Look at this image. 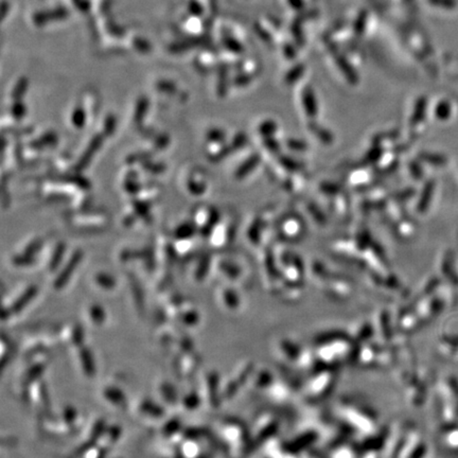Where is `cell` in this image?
Returning <instances> with one entry per match:
<instances>
[{
  "label": "cell",
  "mask_w": 458,
  "mask_h": 458,
  "mask_svg": "<svg viewBox=\"0 0 458 458\" xmlns=\"http://www.w3.org/2000/svg\"><path fill=\"white\" fill-rule=\"evenodd\" d=\"M104 137L105 136L103 135V133H101V134H96L92 138L90 143L87 144L84 153L81 155V157L79 158V160H78L77 164L75 165V167H73V169H75V171L77 173L82 172L83 170H85L88 166H90L93 157L96 155V153L99 151V149L102 146L103 140H104Z\"/></svg>",
  "instance_id": "1"
},
{
  "label": "cell",
  "mask_w": 458,
  "mask_h": 458,
  "mask_svg": "<svg viewBox=\"0 0 458 458\" xmlns=\"http://www.w3.org/2000/svg\"><path fill=\"white\" fill-rule=\"evenodd\" d=\"M82 257H83V252H82L81 249H77L76 252L71 255L68 263L65 265L64 269L61 272V274L58 275L57 278H56V281H55V287L56 288H61V287H63L67 282V280L70 278V276L72 275L73 271L76 270V268L79 265L80 261L82 260Z\"/></svg>",
  "instance_id": "2"
},
{
  "label": "cell",
  "mask_w": 458,
  "mask_h": 458,
  "mask_svg": "<svg viewBox=\"0 0 458 458\" xmlns=\"http://www.w3.org/2000/svg\"><path fill=\"white\" fill-rule=\"evenodd\" d=\"M58 137L54 130H48L45 134H42L40 137H38L35 140H32L29 143V147L35 151H40L46 149L48 146H53L57 143Z\"/></svg>",
  "instance_id": "3"
},
{
  "label": "cell",
  "mask_w": 458,
  "mask_h": 458,
  "mask_svg": "<svg viewBox=\"0 0 458 458\" xmlns=\"http://www.w3.org/2000/svg\"><path fill=\"white\" fill-rule=\"evenodd\" d=\"M195 232L197 226L194 222H184L175 229L174 237L180 241H187L188 239L194 237Z\"/></svg>",
  "instance_id": "4"
},
{
  "label": "cell",
  "mask_w": 458,
  "mask_h": 458,
  "mask_svg": "<svg viewBox=\"0 0 458 458\" xmlns=\"http://www.w3.org/2000/svg\"><path fill=\"white\" fill-rule=\"evenodd\" d=\"M123 188H124V190L127 192L128 194H130L133 197H137L138 194H140V192L143 190L142 189V185L137 181V175L135 176V174L134 175L128 174L127 175L126 180H125V182L123 184Z\"/></svg>",
  "instance_id": "5"
},
{
  "label": "cell",
  "mask_w": 458,
  "mask_h": 458,
  "mask_svg": "<svg viewBox=\"0 0 458 458\" xmlns=\"http://www.w3.org/2000/svg\"><path fill=\"white\" fill-rule=\"evenodd\" d=\"M87 112L81 105L77 106L71 114V122L76 128H83L86 124Z\"/></svg>",
  "instance_id": "6"
},
{
  "label": "cell",
  "mask_w": 458,
  "mask_h": 458,
  "mask_svg": "<svg viewBox=\"0 0 458 458\" xmlns=\"http://www.w3.org/2000/svg\"><path fill=\"white\" fill-rule=\"evenodd\" d=\"M147 110H149V100L146 98H141L136 105V110L134 113V122L137 124H141L144 117L147 114Z\"/></svg>",
  "instance_id": "7"
},
{
  "label": "cell",
  "mask_w": 458,
  "mask_h": 458,
  "mask_svg": "<svg viewBox=\"0 0 458 458\" xmlns=\"http://www.w3.org/2000/svg\"><path fill=\"white\" fill-rule=\"evenodd\" d=\"M65 250H66L65 243L60 242V243L56 244V246H55V248L53 250L52 257L50 259V263H49L51 270H55L58 267V265L61 264L62 260H63V257H64V254H65Z\"/></svg>",
  "instance_id": "8"
},
{
  "label": "cell",
  "mask_w": 458,
  "mask_h": 458,
  "mask_svg": "<svg viewBox=\"0 0 458 458\" xmlns=\"http://www.w3.org/2000/svg\"><path fill=\"white\" fill-rule=\"evenodd\" d=\"M142 168L144 169V171L149 172L151 174H154V175L161 174L166 171V165L164 164V162H157V161H154L151 159L142 162Z\"/></svg>",
  "instance_id": "9"
},
{
  "label": "cell",
  "mask_w": 458,
  "mask_h": 458,
  "mask_svg": "<svg viewBox=\"0 0 458 458\" xmlns=\"http://www.w3.org/2000/svg\"><path fill=\"white\" fill-rule=\"evenodd\" d=\"M187 186H188V190L190 191V193L194 194V195L203 194L204 192H205V190H206L205 183L200 182L195 176H190L189 177Z\"/></svg>",
  "instance_id": "10"
},
{
  "label": "cell",
  "mask_w": 458,
  "mask_h": 458,
  "mask_svg": "<svg viewBox=\"0 0 458 458\" xmlns=\"http://www.w3.org/2000/svg\"><path fill=\"white\" fill-rule=\"evenodd\" d=\"M153 156V152L151 151H141L137 153H132L127 155L126 157V164L127 165H134L136 162H144L146 160L151 159Z\"/></svg>",
  "instance_id": "11"
},
{
  "label": "cell",
  "mask_w": 458,
  "mask_h": 458,
  "mask_svg": "<svg viewBox=\"0 0 458 458\" xmlns=\"http://www.w3.org/2000/svg\"><path fill=\"white\" fill-rule=\"evenodd\" d=\"M116 126H117L116 117L113 114L107 115L104 119V123H103V135L105 137L112 136L116 130Z\"/></svg>",
  "instance_id": "12"
},
{
  "label": "cell",
  "mask_w": 458,
  "mask_h": 458,
  "mask_svg": "<svg viewBox=\"0 0 458 458\" xmlns=\"http://www.w3.org/2000/svg\"><path fill=\"white\" fill-rule=\"evenodd\" d=\"M11 115L15 121H20L27 115V107L20 101H16L11 107Z\"/></svg>",
  "instance_id": "13"
},
{
  "label": "cell",
  "mask_w": 458,
  "mask_h": 458,
  "mask_svg": "<svg viewBox=\"0 0 458 458\" xmlns=\"http://www.w3.org/2000/svg\"><path fill=\"white\" fill-rule=\"evenodd\" d=\"M169 143H170V136H168L167 134H160V135L156 136V138L154 140V149L156 151L165 150L166 147L169 145Z\"/></svg>",
  "instance_id": "14"
},
{
  "label": "cell",
  "mask_w": 458,
  "mask_h": 458,
  "mask_svg": "<svg viewBox=\"0 0 458 458\" xmlns=\"http://www.w3.org/2000/svg\"><path fill=\"white\" fill-rule=\"evenodd\" d=\"M42 246V240L41 239H34L32 240L30 243L27 245V247L25 248V254L30 255V256H34L38 250L41 248Z\"/></svg>",
  "instance_id": "15"
},
{
  "label": "cell",
  "mask_w": 458,
  "mask_h": 458,
  "mask_svg": "<svg viewBox=\"0 0 458 458\" xmlns=\"http://www.w3.org/2000/svg\"><path fill=\"white\" fill-rule=\"evenodd\" d=\"M34 256H30L27 254H21V255H17L13 258V262L17 264V265H29L31 264L34 261Z\"/></svg>",
  "instance_id": "16"
},
{
  "label": "cell",
  "mask_w": 458,
  "mask_h": 458,
  "mask_svg": "<svg viewBox=\"0 0 458 458\" xmlns=\"http://www.w3.org/2000/svg\"><path fill=\"white\" fill-rule=\"evenodd\" d=\"M97 281L102 286V287H106V288H112L115 285L114 279L106 274H100L97 277Z\"/></svg>",
  "instance_id": "17"
},
{
  "label": "cell",
  "mask_w": 458,
  "mask_h": 458,
  "mask_svg": "<svg viewBox=\"0 0 458 458\" xmlns=\"http://www.w3.org/2000/svg\"><path fill=\"white\" fill-rule=\"evenodd\" d=\"M26 88H27V84H26L25 82H21V83L19 84V86L16 87L15 90H14V92H13V94H12V98H13L14 100L19 101V100L23 98L24 93L26 92Z\"/></svg>",
  "instance_id": "18"
},
{
  "label": "cell",
  "mask_w": 458,
  "mask_h": 458,
  "mask_svg": "<svg viewBox=\"0 0 458 458\" xmlns=\"http://www.w3.org/2000/svg\"><path fill=\"white\" fill-rule=\"evenodd\" d=\"M137 217H139V216H138L135 212H134V213H130V214H127V215L124 217L123 223H124L125 226H132V225L134 224L135 222H136Z\"/></svg>",
  "instance_id": "19"
}]
</instances>
